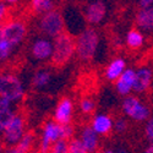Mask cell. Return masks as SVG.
Segmentation results:
<instances>
[{
    "label": "cell",
    "instance_id": "cell-18",
    "mask_svg": "<svg viewBox=\"0 0 153 153\" xmlns=\"http://www.w3.org/2000/svg\"><path fill=\"white\" fill-rule=\"evenodd\" d=\"M15 114L16 111L12 107L11 102L0 98V134H3L4 129L15 117Z\"/></svg>",
    "mask_w": 153,
    "mask_h": 153
},
{
    "label": "cell",
    "instance_id": "cell-35",
    "mask_svg": "<svg viewBox=\"0 0 153 153\" xmlns=\"http://www.w3.org/2000/svg\"><path fill=\"white\" fill-rule=\"evenodd\" d=\"M5 151V145L3 143V141H0V153H4Z\"/></svg>",
    "mask_w": 153,
    "mask_h": 153
},
{
    "label": "cell",
    "instance_id": "cell-37",
    "mask_svg": "<svg viewBox=\"0 0 153 153\" xmlns=\"http://www.w3.org/2000/svg\"><path fill=\"white\" fill-rule=\"evenodd\" d=\"M100 153H115V152H113L111 149H107V151H103V152H100Z\"/></svg>",
    "mask_w": 153,
    "mask_h": 153
},
{
    "label": "cell",
    "instance_id": "cell-27",
    "mask_svg": "<svg viewBox=\"0 0 153 153\" xmlns=\"http://www.w3.org/2000/svg\"><path fill=\"white\" fill-rule=\"evenodd\" d=\"M113 129L115 132L118 134H123L127 130V121L124 118H118L117 120H114V125H113Z\"/></svg>",
    "mask_w": 153,
    "mask_h": 153
},
{
    "label": "cell",
    "instance_id": "cell-31",
    "mask_svg": "<svg viewBox=\"0 0 153 153\" xmlns=\"http://www.w3.org/2000/svg\"><path fill=\"white\" fill-rule=\"evenodd\" d=\"M138 5H140V7L153 6V0H138Z\"/></svg>",
    "mask_w": 153,
    "mask_h": 153
},
{
    "label": "cell",
    "instance_id": "cell-3",
    "mask_svg": "<svg viewBox=\"0 0 153 153\" xmlns=\"http://www.w3.org/2000/svg\"><path fill=\"white\" fill-rule=\"evenodd\" d=\"M25 96V87L19 76L11 72L0 74V98L16 103Z\"/></svg>",
    "mask_w": 153,
    "mask_h": 153
},
{
    "label": "cell",
    "instance_id": "cell-36",
    "mask_svg": "<svg viewBox=\"0 0 153 153\" xmlns=\"http://www.w3.org/2000/svg\"><path fill=\"white\" fill-rule=\"evenodd\" d=\"M5 1H6L7 4H15V3L20 1V0H5Z\"/></svg>",
    "mask_w": 153,
    "mask_h": 153
},
{
    "label": "cell",
    "instance_id": "cell-38",
    "mask_svg": "<svg viewBox=\"0 0 153 153\" xmlns=\"http://www.w3.org/2000/svg\"><path fill=\"white\" fill-rule=\"evenodd\" d=\"M50 153H52V152H50Z\"/></svg>",
    "mask_w": 153,
    "mask_h": 153
},
{
    "label": "cell",
    "instance_id": "cell-23",
    "mask_svg": "<svg viewBox=\"0 0 153 153\" xmlns=\"http://www.w3.org/2000/svg\"><path fill=\"white\" fill-rule=\"evenodd\" d=\"M96 109V102L91 97H83L80 100V110L83 114H92Z\"/></svg>",
    "mask_w": 153,
    "mask_h": 153
},
{
    "label": "cell",
    "instance_id": "cell-24",
    "mask_svg": "<svg viewBox=\"0 0 153 153\" xmlns=\"http://www.w3.org/2000/svg\"><path fill=\"white\" fill-rule=\"evenodd\" d=\"M68 153H88L80 138H71L68 142Z\"/></svg>",
    "mask_w": 153,
    "mask_h": 153
},
{
    "label": "cell",
    "instance_id": "cell-1",
    "mask_svg": "<svg viewBox=\"0 0 153 153\" xmlns=\"http://www.w3.org/2000/svg\"><path fill=\"white\" fill-rule=\"evenodd\" d=\"M74 55H75V39L69 32L64 31L60 36L54 38L53 54L52 58H50V64L54 68L60 69L65 66L68 62H70Z\"/></svg>",
    "mask_w": 153,
    "mask_h": 153
},
{
    "label": "cell",
    "instance_id": "cell-15",
    "mask_svg": "<svg viewBox=\"0 0 153 153\" xmlns=\"http://www.w3.org/2000/svg\"><path fill=\"white\" fill-rule=\"evenodd\" d=\"M98 134L92 129V126H85L81 130L80 134V140L83 145V147L86 148V151L88 153H96L98 149V145H99V140H98Z\"/></svg>",
    "mask_w": 153,
    "mask_h": 153
},
{
    "label": "cell",
    "instance_id": "cell-11",
    "mask_svg": "<svg viewBox=\"0 0 153 153\" xmlns=\"http://www.w3.org/2000/svg\"><path fill=\"white\" fill-rule=\"evenodd\" d=\"M53 54V43L49 41V38H37L32 43L31 47V55L36 60H48L52 58Z\"/></svg>",
    "mask_w": 153,
    "mask_h": 153
},
{
    "label": "cell",
    "instance_id": "cell-16",
    "mask_svg": "<svg viewBox=\"0 0 153 153\" xmlns=\"http://www.w3.org/2000/svg\"><path fill=\"white\" fill-rule=\"evenodd\" d=\"M114 120L111 119L110 115L107 114H98L92 120V129L98 134V135H108L113 130Z\"/></svg>",
    "mask_w": 153,
    "mask_h": 153
},
{
    "label": "cell",
    "instance_id": "cell-29",
    "mask_svg": "<svg viewBox=\"0 0 153 153\" xmlns=\"http://www.w3.org/2000/svg\"><path fill=\"white\" fill-rule=\"evenodd\" d=\"M145 135L147 137V140L149 141V143H153V117H151L145 126Z\"/></svg>",
    "mask_w": 153,
    "mask_h": 153
},
{
    "label": "cell",
    "instance_id": "cell-5",
    "mask_svg": "<svg viewBox=\"0 0 153 153\" xmlns=\"http://www.w3.org/2000/svg\"><path fill=\"white\" fill-rule=\"evenodd\" d=\"M27 34V26L21 20H11L0 26V38L12 47H16L23 42Z\"/></svg>",
    "mask_w": 153,
    "mask_h": 153
},
{
    "label": "cell",
    "instance_id": "cell-28",
    "mask_svg": "<svg viewBox=\"0 0 153 153\" xmlns=\"http://www.w3.org/2000/svg\"><path fill=\"white\" fill-rule=\"evenodd\" d=\"M68 142L69 141H65V140L60 138L59 141H56L53 145L52 153H68Z\"/></svg>",
    "mask_w": 153,
    "mask_h": 153
},
{
    "label": "cell",
    "instance_id": "cell-20",
    "mask_svg": "<svg viewBox=\"0 0 153 153\" xmlns=\"http://www.w3.org/2000/svg\"><path fill=\"white\" fill-rule=\"evenodd\" d=\"M126 45L129 47L130 49H138L143 45V42H145V37H143V33L137 30V28H132L130 30L129 32L126 33Z\"/></svg>",
    "mask_w": 153,
    "mask_h": 153
},
{
    "label": "cell",
    "instance_id": "cell-19",
    "mask_svg": "<svg viewBox=\"0 0 153 153\" xmlns=\"http://www.w3.org/2000/svg\"><path fill=\"white\" fill-rule=\"evenodd\" d=\"M50 80H52V74H50L49 70L47 69H39L37 70L32 77V86L34 88H44L50 83Z\"/></svg>",
    "mask_w": 153,
    "mask_h": 153
},
{
    "label": "cell",
    "instance_id": "cell-2",
    "mask_svg": "<svg viewBox=\"0 0 153 153\" xmlns=\"http://www.w3.org/2000/svg\"><path fill=\"white\" fill-rule=\"evenodd\" d=\"M98 45V32L92 27H87L75 39V54L82 61H90L96 55Z\"/></svg>",
    "mask_w": 153,
    "mask_h": 153
},
{
    "label": "cell",
    "instance_id": "cell-12",
    "mask_svg": "<svg viewBox=\"0 0 153 153\" xmlns=\"http://www.w3.org/2000/svg\"><path fill=\"white\" fill-rule=\"evenodd\" d=\"M153 81V71L147 66H142L136 70V77L132 86V91L136 93H143L151 87Z\"/></svg>",
    "mask_w": 153,
    "mask_h": 153
},
{
    "label": "cell",
    "instance_id": "cell-17",
    "mask_svg": "<svg viewBox=\"0 0 153 153\" xmlns=\"http://www.w3.org/2000/svg\"><path fill=\"white\" fill-rule=\"evenodd\" d=\"M125 70H126V61L123 58H117L109 62V65L105 69L104 75L108 81L117 82Z\"/></svg>",
    "mask_w": 153,
    "mask_h": 153
},
{
    "label": "cell",
    "instance_id": "cell-30",
    "mask_svg": "<svg viewBox=\"0 0 153 153\" xmlns=\"http://www.w3.org/2000/svg\"><path fill=\"white\" fill-rule=\"evenodd\" d=\"M6 15H7V6H6V4L0 1V26L5 23Z\"/></svg>",
    "mask_w": 153,
    "mask_h": 153
},
{
    "label": "cell",
    "instance_id": "cell-10",
    "mask_svg": "<svg viewBox=\"0 0 153 153\" xmlns=\"http://www.w3.org/2000/svg\"><path fill=\"white\" fill-rule=\"evenodd\" d=\"M74 113V103L69 97H62L58 102L54 110V120L60 125H66L71 123Z\"/></svg>",
    "mask_w": 153,
    "mask_h": 153
},
{
    "label": "cell",
    "instance_id": "cell-34",
    "mask_svg": "<svg viewBox=\"0 0 153 153\" xmlns=\"http://www.w3.org/2000/svg\"><path fill=\"white\" fill-rule=\"evenodd\" d=\"M115 153H130V152L127 151L126 148H124V147H120V148H118V151Z\"/></svg>",
    "mask_w": 153,
    "mask_h": 153
},
{
    "label": "cell",
    "instance_id": "cell-33",
    "mask_svg": "<svg viewBox=\"0 0 153 153\" xmlns=\"http://www.w3.org/2000/svg\"><path fill=\"white\" fill-rule=\"evenodd\" d=\"M143 153H153V143H151V145L145 149Z\"/></svg>",
    "mask_w": 153,
    "mask_h": 153
},
{
    "label": "cell",
    "instance_id": "cell-9",
    "mask_svg": "<svg viewBox=\"0 0 153 153\" xmlns=\"http://www.w3.org/2000/svg\"><path fill=\"white\" fill-rule=\"evenodd\" d=\"M107 15V6L103 0H93L85 7V19L91 26L99 25Z\"/></svg>",
    "mask_w": 153,
    "mask_h": 153
},
{
    "label": "cell",
    "instance_id": "cell-25",
    "mask_svg": "<svg viewBox=\"0 0 153 153\" xmlns=\"http://www.w3.org/2000/svg\"><path fill=\"white\" fill-rule=\"evenodd\" d=\"M12 50H14V47L0 38V61L6 60L12 54Z\"/></svg>",
    "mask_w": 153,
    "mask_h": 153
},
{
    "label": "cell",
    "instance_id": "cell-7",
    "mask_svg": "<svg viewBox=\"0 0 153 153\" xmlns=\"http://www.w3.org/2000/svg\"><path fill=\"white\" fill-rule=\"evenodd\" d=\"M123 113L135 121H146L149 119L151 110L135 96H126L121 104Z\"/></svg>",
    "mask_w": 153,
    "mask_h": 153
},
{
    "label": "cell",
    "instance_id": "cell-13",
    "mask_svg": "<svg viewBox=\"0 0 153 153\" xmlns=\"http://www.w3.org/2000/svg\"><path fill=\"white\" fill-rule=\"evenodd\" d=\"M135 22L141 32L153 33V6L140 7V10L136 12Z\"/></svg>",
    "mask_w": 153,
    "mask_h": 153
},
{
    "label": "cell",
    "instance_id": "cell-21",
    "mask_svg": "<svg viewBox=\"0 0 153 153\" xmlns=\"http://www.w3.org/2000/svg\"><path fill=\"white\" fill-rule=\"evenodd\" d=\"M34 141H36V132L33 130H28L23 135L21 141L14 147L19 153H30L34 145Z\"/></svg>",
    "mask_w": 153,
    "mask_h": 153
},
{
    "label": "cell",
    "instance_id": "cell-32",
    "mask_svg": "<svg viewBox=\"0 0 153 153\" xmlns=\"http://www.w3.org/2000/svg\"><path fill=\"white\" fill-rule=\"evenodd\" d=\"M4 153H19V152L16 151V148H15L14 146H12V147H7V148H5Z\"/></svg>",
    "mask_w": 153,
    "mask_h": 153
},
{
    "label": "cell",
    "instance_id": "cell-4",
    "mask_svg": "<svg viewBox=\"0 0 153 153\" xmlns=\"http://www.w3.org/2000/svg\"><path fill=\"white\" fill-rule=\"evenodd\" d=\"M38 27L43 36L47 38H56L65 31V21L59 10H52L43 14L39 20Z\"/></svg>",
    "mask_w": 153,
    "mask_h": 153
},
{
    "label": "cell",
    "instance_id": "cell-14",
    "mask_svg": "<svg viewBox=\"0 0 153 153\" xmlns=\"http://www.w3.org/2000/svg\"><path fill=\"white\" fill-rule=\"evenodd\" d=\"M135 77H136V70L134 69H126L123 75L118 79V81L115 82V87L119 94L121 96H129V93L132 91V86L135 82Z\"/></svg>",
    "mask_w": 153,
    "mask_h": 153
},
{
    "label": "cell",
    "instance_id": "cell-8",
    "mask_svg": "<svg viewBox=\"0 0 153 153\" xmlns=\"http://www.w3.org/2000/svg\"><path fill=\"white\" fill-rule=\"evenodd\" d=\"M61 138L60 124L55 120H48L43 126V135L41 138L39 146H38V153H50L53 145Z\"/></svg>",
    "mask_w": 153,
    "mask_h": 153
},
{
    "label": "cell",
    "instance_id": "cell-6",
    "mask_svg": "<svg viewBox=\"0 0 153 153\" xmlns=\"http://www.w3.org/2000/svg\"><path fill=\"white\" fill-rule=\"evenodd\" d=\"M26 134V120H25L23 115L20 113H16L12 120L9 123V125L3 131V143L6 147H12L16 146L23 135Z\"/></svg>",
    "mask_w": 153,
    "mask_h": 153
},
{
    "label": "cell",
    "instance_id": "cell-22",
    "mask_svg": "<svg viewBox=\"0 0 153 153\" xmlns=\"http://www.w3.org/2000/svg\"><path fill=\"white\" fill-rule=\"evenodd\" d=\"M32 11L36 14H45L54 10L53 0H31Z\"/></svg>",
    "mask_w": 153,
    "mask_h": 153
},
{
    "label": "cell",
    "instance_id": "cell-26",
    "mask_svg": "<svg viewBox=\"0 0 153 153\" xmlns=\"http://www.w3.org/2000/svg\"><path fill=\"white\" fill-rule=\"evenodd\" d=\"M60 130H61V138L65 140V141H70L71 138H74V132L75 129L71 124H66V125H60Z\"/></svg>",
    "mask_w": 153,
    "mask_h": 153
}]
</instances>
